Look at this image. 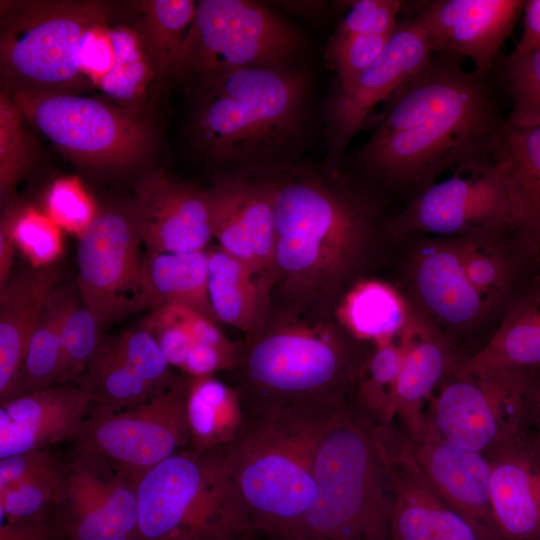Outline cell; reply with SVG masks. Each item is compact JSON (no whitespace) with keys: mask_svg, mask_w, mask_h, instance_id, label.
Segmentation results:
<instances>
[{"mask_svg":"<svg viewBox=\"0 0 540 540\" xmlns=\"http://www.w3.org/2000/svg\"><path fill=\"white\" fill-rule=\"evenodd\" d=\"M490 74L433 54L392 96L369 139L353 157L371 175L414 194L456 166L490 159L506 121Z\"/></svg>","mask_w":540,"mask_h":540,"instance_id":"obj_1","label":"cell"},{"mask_svg":"<svg viewBox=\"0 0 540 540\" xmlns=\"http://www.w3.org/2000/svg\"><path fill=\"white\" fill-rule=\"evenodd\" d=\"M334 168L252 169L272 202L275 283L297 301L331 295L357 267L374 233V204Z\"/></svg>","mask_w":540,"mask_h":540,"instance_id":"obj_2","label":"cell"},{"mask_svg":"<svg viewBox=\"0 0 540 540\" xmlns=\"http://www.w3.org/2000/svg\"><path fill=\"white\" fill-rule=\"evenodd\" d=\"M348 401L245 408L237 436L221 447L257 540H289L315 496V461L332 419Z\"/></svg>","mask_w":540,"mask_h":540,"instance_id":"obj_3","label":"cell"},{"mask_svg":"<svg viewBox=\"0 0 540 540\" xmlns=\"http://www.w3.org/2000/svg\"><path fill=\"white\" fill-rule=\"evenodd\" d=\"M309 80L288 66L226 71L192 85L190 131L212 160L258 163L293 145L308 112Z\"/></svg>","mask_w":540,"mask_h":540,"instance_id":"obj_4","label":"cell"},{"mask_svg":"<svg viewBox=\"0 0 540 540\" xmlns=\"http://www.w3.org/2000/svg\"><path fill=\"white\" fill-rule=\"evenodd\" d=\"M373 424L350 403L315 461V496L289 540H390L391 498Z\"/></svg>","mask_w":540,"mask_h":540,"instance_id":"obj_5","label":"cell"},{"mask_svg":"<svg viewBox=\"0 0 540 540\" xmlns=\"http://www.w3.org/2000/svg\"><path fill=\"white\" fill-rule=\"evenodd\" d=\"M366 357L333 327L287 318L248 342L237 388L245 408L348 401Z\"/></svg>","mask_w":540,"mask_h":540,"instance_id":"obj_6","label":"cell"},{"mask_svg":"<svg viewBox=\"0 0 540 540\" xmlns=\"http://www.w3.org/2000/svg\"><path fill=\"white\" fill-rule=\"evenodd\" d=\"M140 540H257L221 447L182 449L137 483Z\"/></svg>","mask_w":540,"mask_h":540,"instance_id":"obj_7","label":"cell"},{"mask_svg":"<svg viewBox=\"0 0 540 540\" xmlns=\"http://www.w3.org/2000/svg\"><path fill=\"white\" fill-rule=\"evenodd\" d=\"M113 13L102 1L2 3L0 63L7 90L78 94L88 88L79 48L85 34L108 24Z\"/></svg>","mask_w":540,"mask_h":540,"instance_id":"obj_8","label":"cell"},{"mask_svg":"<svg viewBox=\"0 0 540 540\" xmlns=\"http://www.w3.org/2000/svg\"><path fill=\"white\" fill-rule=\"evenodd\" d=\"M7 91L30 124L73 162L93 172H126L146 161L154 149L153 126L139 108L73 93Z\"/></svg>","mask_w":540,"mask_h":540,"instance_id":"obj_9","label":"cell"},{"mask_svg":"<svg viewBox=\"0 0 540 540\" xmlns=\"http://www.w3.org/2000/svg\"><path fill=\"white\" fill-rule=\"evenodd\" d=\"M540 370L455 371L424 411L422 437L486 454L530 428Z\"/></svg>","mask_w":540,"mask_h":540,"instance_id":"obj_10","label":"cell"},{"mask_svg":"<svg viewBox=\"0 0 540 540\" xmlns=\"http://www.w3.org/2000/svg\"><path fill=\"white\" fill-rule=\"evenodd\" d=\"M301 37L263 4L248 0H201L173 76L199 83L248 67L288 66Z\"/></svg>","mask_w":540,"mask_h":540,"instance_id":"obj_11","label":"cell"},{"mask_svg":"<svg viewBox=\"0 0 540 540\" xmlns=\"http://www.w3.org/2000/svg\"><path fill=\"white\" fill-rule=\"evenodd\" d=\"M398 236L458 238L513 229L504 178L491 159H476L450 170L415 193L388 223Z\"/></svg>","mask_w":540,"mask_h":540,"instance_id":"obj_12","label":"cell"},{"mask_svg":"<svg viewBox=\"0 0 540 540\" xmlns=\"http://www.w3.org/2000/svg\"><path fill=\"white\" fill-rule=\"evenodd\" d=\"M186 375L138 404L108 409L92 406L74 444L94 450L116 469L140 478L188 448Z\"/></svg>","mask_w":540,"mask_h":540,"instance_id":"obj_13","label":"cell"},{"mask_svg":"<svg viewBox=\"0 0 540 540\" xmlns=\"http://www.w3.org/2000/svg\"><path fill=\"white\" fill-rule=\"evenodd\" d=\"M142 245L126 207L98 212L79 237L76 284L103 325L148 310Z\"/></svg>","mask_w":540,"mask_h":540,"instance_id":"obj_14","label":"cell"},{"mask_svg":"<svg viewBox=\"0 0 540 540\" xmlns=\"http://www.w3.org/2000/svg\"><path fill=\"white\" fill-rule=\"evenodd\" d=\"M56 503V518L68 540H140L139 478L103 456L75 444Z\"/></svg>","mask_w":540,"mask_h":540,"instance_id":"obj_15","label":"cell"},{"mask_svg":"<svg viewBox=\"0 0 540 540\" xmlns=\"http://www.w3.org/2000/svg\"><path fill=\"white\" fill-rule=\"evenodd\" d=\"M414 244L406 265L408 300L451 344L495 317L465 273L460 237H421Z\"/></svg>","mask_w":540,"mask_h":540,"instance_id":"obj_16","label":"cell"},{"mask_svg":"<svg viewBox=\"0 0 540 540\" xmlns=\"http://www.w3.org/2000/svg\"><path fill=\"white\" fill-rule=\"evenodd\" d=\"M432 55L425 29L418 16L413 15L398 22L374 64L348 88L334 89L325 113L329 165H337L376 105L391 99Z\"/></svg>","mask_w":540,"mask_h":540,"instance_id":"obj_17","label":"cell"},{"mask_svg":"<svg viewBox=\"0 0 540 540\" xmlns=\"http://www.w3.org/2000/svg\"><path fill=\"white\" fill-rule=\"evenodd\" d=\"M125 207L146 252L202 251L214 238L208 191L164 172L143 176Z\"/></svg>","mask_w":540,"mask_h":540,"instance_id":"obj_18","label":"cell"},{"mask_svg":"<svg viewBox=\"0 0 540 540\" xmlns=\"http://www.w3.org/2000/svg\"><path fill=\"white\" fill-rule=\"evenodd\" d=\"M209 195L213 237L271 286L275 283V224L265 184L251 170L219 178Z\"/></svg>","mask_w":540,"mask_h":540,"instance_id":"obj_19","label":"cell"},{"mask_svg":"<svg viewBox=\"0 0 540 540\" xmlns=\"http://www.w3.org/2000/svg\"><path fill=\"white\" fill-rule=\"evenodd\" d=\"M524 4L523 0H432L420 4L415 15L433 54L469 58L473 70L488 75Z\"/></svg>","mask_w":540,"mask_h":540,"instance_id":"obj_20","label":"cell"},{"mask_svg":"<svg viewBox=\"0 0 540 540\" xmlns=\"http://www.w3.org/2000/svg\"><path fill=\"white\" fill-rule=\"evenodd\" d=\"M404 435L430 484L469 523L479 540H503L493 515L487 456L437 438L412 439Z\"/></svg>","mask_w":540,"mask_h":540,"instance_id":"obj_21","label":"cell"},{"mask_svg":"<svg viewBox=\"0 0 540 540\" xmlns=\"http://www.w3.org/2000/svg\"><path fill=\"white\" fill-rule=\"evenodd\" d=\"M92 403L75 383L57 384L0 403V459L73 441Z\"/></svg>","mask_w":540,"mask_h":540,"instance_id":"obj_22","label":"cell"},{"mask_svg":"<svg viewBox=\"0 0 540 540\" xmlns=\"http://www.w3.org/2000/svg\"><path fill=\"white\" fill-rule=\"evenodd\" d=\"M493 515L503 540H540V454L529 430L485 454Z\"/></svg>","mask_w":540,"mask_h":540,"instance_id":"obj_23","label":"cell"},{"mask_svg":"<svg viewBox=\"0 0 540 540\" xmlns=\"http://www.w3.org/2000/svg\"><path fill=\"white\" fill-rule=\"evenodd\" d=\"M403 336L405 350L394 415L402 423L404 433L417 439L424 433V411L429 400L461 361L456 360L446 336L413 306Z\"/></svg>","mask_w":540,"mask_h":540,"instance_id":"obj_24","label":"cell"},{"mask_svg":"<svg viewBox=\"0 0 540 540\" xmlns=\"http://www.w3.org/2000/svg\"><path fill=\"white\" fill-rule=\"evenodd\" d=\"M61 278L52 265L31 266L0 286V403L16 395L30 337Z\"/></svg>","mask_w":540,"mask_h":540,"instance_id":"obj_25","label":"cell"},{"mask_svg":"<svg viewBox=\"0 0 540 540\" xmlns=\"http://www.w3.org/2000/svg\"><path fill=\"white\" fill-rule=\"evenodd\" d=\"M490 159L507 186L513 229L540 252V125L506 120L492 139Z\"/></svg>","mask_w":540,"mask_h":540,"instance_id":"obj_26","label":"cell"},{"mask_svg":"<svg viewBox=\"0 0 540 540\" xmlns=\"http://www.w3.org/2000/svg\"><path fill=\"white\" fill-rule=\"evenodd\" d=\"M457 370H540V268L508 305L487 343Z\"/></svg>","mask_w":540,"mask_h":540,"instance_id":"obj_27","label":"cell"},{"mask_svg":"<svg viewBox=\"0 0 540 540\" xmlns=\"http://www.w3.org/2000/svg\"><path fill=\"white\" fill-rule=\"evenodd\" d=\"M208 252V295L218 321L243 332L248 342L265 328L271 285L219 246Z\"/></svg>","mask_w":540,"mask_h":540,"instance_id":"obj_28","label":"cell"},{"mask_svg":"<svg viewBox=\"0 0 540 540\" xmlns=\"http://www.w3.org/2000/svg\"><path fill=\"white\" fill-rule=\"evenodd\" d=\"M208 252L149 253L143 258L148 311L169 305L193 309L217 322L208 295Z\"/></svg>","mask_w":540,"mask_h":540,"instance_id":"obj_29","label":"cell"},{"mask_svg":"<svg viewBox=\"0 0 540 540\" xmlns=\"http://www.w3.org/2000/svg\"><path fill=\"white\" fill-rule=\"evenodd\" d=\"M185 412L189 448L197 451L226 446L237 436L245 420L239 389L213 375L186 376Z\"/></svg>","mask_w":540,"mask_h":540,"instance_id":"obj_30","label":"cell"},{"mask_svg":"<svg viewBox=\"0 0 540 540\" xmlns=\"http://www.w3.org/2000/svg\"><path fill=\"white\" fill-rule=\"evenodd\" d=\"M80 300L76 280L62 282L51 293L30 337L14 397L58 384L63 329Z\"/></svg>","mask_w":540,"mask_h":540,"instance_id":"obj_31","label":"cell"},{"mask_svg":"<svg viewBox=\"0 0 540 540\" xmlns=\"http://www.w3.org/2000/svg\"><path fill=\"white\" fill-rule=\"evenodd\" d=\"M412 306L391 285L365 280L344 297L338 315L347 333L357 341L388 342L405 330Z\"/></svg>","mask_w":540,"mask_h":540,"instance_id":"obj_32","label":"cell"},{"mask_svg":"<svg viewBox=\"0 0 540 540\" xmlns=\"http://www.w3.org/2000/svg\"><path fill=\"white\" fill-rule=\"evenodd\" d=\"M196 7L191 0L140 2L134 30L157 77L173 76Z\"/></svg>","mask_w":540,"mask_h":540,"instance_id":"obj_33","label":"cell"},{"mask_svg":"<svg viewBox=\"0 0 540 540\" xmlns=\"http://www.w3.org/2000/svg\"><path fill=\"white\" fill-rule=\"evenodd\" d=\"M403 333L374 346L355 381V408L373 425H390L395 419L396 387L405 350Z\"/></svg>","mask_w":540,"mask_h":540,"instance_id":"obj_34","label":"cell"},{"mask_svg":"<svg viewBox=\"0 0 540 540\" xmlns=\"http://www.w3.org/2000/svg\"><path fill=\"white\" fill-rule=\"evenodd\" d=\"M73 383L87 395L93 406L113 410L138 404L161 392L141 379L117 355L107 338L102 339Z\"/></svg>","mask_w":540,"mask_h":540,"instance_id":"obj_35","label":"cell"},{"mask_svg":"<svg viewBox=\"0 0 540 540\" xmlns=\"http://www.w3.org/2000/svg\"><path fill=\"white\" fill-rule=\"evenodd\" d=\"M139 325L156 339L170 365L180 370L195 348L230 342L215 321L181 305L152 310Z\"/></svg>","mask_w":540,"mask_h":540,"instance_id":"obj_36","label":"cell"},{"mask_svg":"<svg viewBox=\"0 0 540 540\" xmlns=\"http://www.w3.org/2000/svg\"><path fill=\"white\" fill-rule=\"evenodd\" d=\"M110 37L113 64L97 86L118 105L139 108L140 100L156 77L152 64L134 28L111 27Z\"/></svg>","mask_w":540,"mask_h":540,"instance_id":"obj_37","label":"cell"},{"mask_svg":"<svg viewBox=\"0 0 540 540\" xmlns=\"http://www.w3.org/2000/svg\"><path fill=\"white\" fill-rule=\"evenodd\" d=\"M490 76L510 102L508 122L540 125V49L518 56L499 55Z\"/></svg>","mask_w":540,"mask_h":540,"instance_id":"obj_38","label":"cell"},{"mask_svg":"<svg viewBox=\"0 0 540 540\" xmlns=\"http://www.w3.org/2000/svg\"><path fill=\"white\" fill-rule=\"evenodd\" d=\"M28 121L7 90L0 93V197L6 203L35 160Z\"/></svg>","mask_w":540,"mask_h":540,"instance_id":"obj_39","label":"cell"},{"mask_svg":"<svg viewBox=\"0 0 540 540\" xmlns=\"http://www.w3.org/2000/svg\"><path fill=\"white\" fill-rule=\"evenodd\" d=\"M67 458L0 491V518L6 521H57L56 503Z\"/></svg>","mask_w":540,"mask_h":540,"instance_id":"obj_40","label":"cell"},{"mask_svg":"<svg viewBox=\"0 0 540 540\" xmlns=\"http://www.w3.org/2000/svg\"><path fill=\"white\" fill-rule=\"evenodd\" d=\"M2 217L18 248L32 267L51 266L63 252L61 228L44 212L33 207L5 208Z\"/></svg>","mask_w":540,"mask_h":540,"instance_id":"obj_41","label":"cell"},{"mask_svg":"<svg viewBox=\"0 0 540 540\" xmlns=\"http://www.w3.org/2000/svg\"><path fill=\"white\" fill-rule=\"evenodd\" d=\"M117 355L146 383L157 391L173 385L174 375L156 339L140 325L108 339Z\"/></svg>","mask_w":540,"mask_h":540,"instance_id":"obj_42","label":"cell"},{"mask_svg":"<svg viewBox=\"0 0 540 540\" xmlns=\"http://www.w3.org/2000/svg\"><path fill=\"white\" fill-rule=\"evenodd\" d=\"M102 322L80 300L69 314L62 335L58 384L73 383L98 349Z\"/></svg>","mask_w":540,"mask_h":540,"instance_id":"obj_43","label":"cell"},{"mask_svg":"<svg viewBox=\"0 0 540 540\" xmlns=\"http://www.w3.org/2000/svg\"><path fill=\"white\" fill-rule=\"evenodd\" d=\"M45 214L78 238L97 216L95 205L78 179L60 178L46 192Z\"/></svg>","mask_w":540,"mask_h":540,"instance_id":"obj_44","label":"cell"},{"mask_svg":"<svg viewBox=\"0 0 540 540\" xmlns=\"http://www.w3.org/2000/svg\"><path fill=\"white\" fill-rule=\"evenodd\" d=\"M391 35L331 37L326 54L337 75L335 88H348L364 71L374 64L383 53Z\"/></svg>","mask_w":540,"mask_h":540,"instance_id":"obj_45","label":"cell"},{"mask_svg":"<svg viewBox=\"0 0 540 540\" xmlns=\"http://www.w3.org/2000/svg\"><path fill=\"white\" fill-rule=\"evenodd\" d=\"M399 0H358L341 20L332 38L354 35H391L398 22L397 16L405 6Z\"/></svg>","mask_w":540,"mask_h":540,"instance_id":"obj_46","label":"cell"},{"mask_svg":"<svg viewBox=\"0 0 540 540\" xmlns=\"http://www.w3.org/2000/svg\"><path fill=\"white\" fill-rule=\"evenodd\" d=\"M108 24L90 29L82 39L78 60L83 74L93 85L108 73L113 64L114 52Z\"/></svg>","mask_w":540,"mask_h":540,"instance_id":"obj_47","label":"cell"},{"mask_svg":"<svg viewBox=\"0 0 540 540\" xmlns=\"http://www.w3.org/2000/svg\"><path fill=\"white\" fill-rule=\"evenodd\" d=\"M50 448L33 450L0 459V491L44 471L63 460Z\"/></svg>","mask_w":540,"mask_h":540,"instance_id":"obj_48","label":"cell"},{"mask_svg":"<svg viewBox=\"0 0 540 540\" xmlns=\"http://www.w3.org/2000/svg\"><path fill=\"white\" fill-rule=\"evenodd\" d=\"M60 534L57 521L0 520V540H55Z\"/></svg>","mask_w":540,"mask_h":540,"instance_id":"obj_49","label":"cell"},{"mask_svg":"<svg viewBox=\"0 0 540 540\" xmlns=\"http://www.w3.org/2000/svg\"><path fill=\"white\" fill-rule=\"evenodd\" d=\"M523 31L511 55L518 56L540 49V0L525 1Z\"/></svg>","mask_w":540,"mask_h":540,"instance_id":"obj_50","label":"cell"},{"mask_svg":"<svg viewBox=\"0 0 540 540\" xmlns=\"http://www.w3.org/2000/svg\"><path fill=\"white\" fill-rule=\"evenodd\" d=\"M15 244L9 226L4 217L0 222V286L13 274Z\"/></svg>","mask_w":540,"mask_h":540,"instance_id":"obj_51","label":"cell"},{"mask_svg":"<svg viewBox=\"0 0 540 540\" xmlns=\"http://www.w3.org/2000/svg\"><path fill=\"white\" fill-rule=\"evenodd\" d=\"M529 434L534 447L540 454V398L532 414Z\"/></svg>","mask_w":540,"mask_h":540,"instance_id":"obj_52","label":"cell"}]
</instances>
